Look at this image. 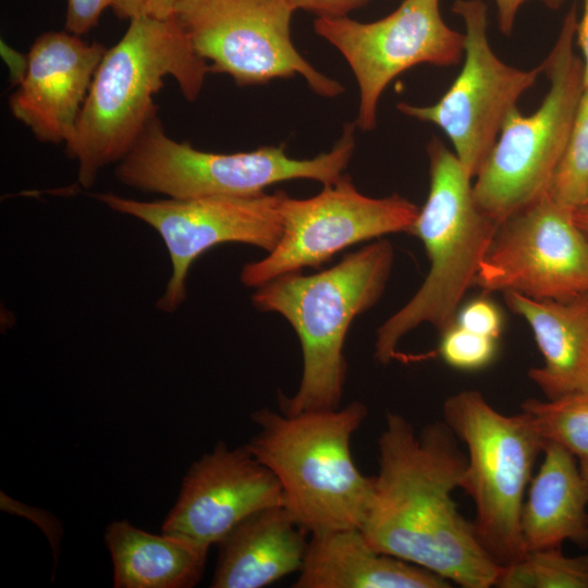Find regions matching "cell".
<instances>
[{
    "mask_svg": "<svg viewBox=\"0 0 588 588\" xmlns=\"http://www.w3.org/2000/svg\"><path fill=\"white\" fill-rule=\"evenodd\" d=\"M377 446L378 473L359 527L368 542L451 584L494 587L502 565L453 498L467 455L452 429L442 420L417 432L407 418L388 412Z\"/></svg>",
    "mask_w": 588,
    "mask_h": 588,
    "instance_id": "cell-1",
    "label": "cell"
},
{
    "mask_svg": "<svg viewBox=\"0 0 588 588\" xmlns=\"http://www.w3.org/2000/svg\"><path fill=\"white\" fill-rule=\"evenodd\" d=\"M107 49L95 73L75 131L65 144L78 164V183L89 188L99 172L119 163L157 117L154 96L172 77L187 101L198 98L209 65L174 17H136Z\"/></svg>",
    "mask_w": 588,
    "mask_h": 588,
    "instance_id": "cell-2",
    "label": "cell"
},
{
    "mask_svg": "<svg viewBox=\"0 0 588 588\" xmlns=\"http://www.w3.org/2000/svg\"><path fill=\"white\" fill-rule=\"evenodd\" d=\"M394 262L392 244L377 238L315 274L289 273L257 287L253 305L277 313L296 332L303 355L299 385L280 394V411L297 414L340 407L347 375L344 344L353 320L384 293Z\"/></svg>",
    "mask_w": 588,
    "mask_h": 588,
    "instance_id": "cell-3",
    "label": "cell"
},
{
    "mask_svg": "<svg viewBox=\"0 0 588 588\" xmlns=\"http://www.w3.org/2000/svg\"><path fill=\"white\" fill-rule=\"evenodd\" d=\"M368 414L359 401L297 414L261 408L252 415L258 432L246 444L278 479L284 506L309 534L360 527L372 477L357 467L354 433Z\"/></svg>",
    "mask_w": 588,
    "mask_h": 588,
    "instance_id": "cell-4",
    "label": "cell"
},
{
    "mask_svg": "<svg viewBox=\"0 0 588 588\" xmlns=\"http://www.w3.org/2000/svg\"><path fill=\"white\" fill-rule=\"evenodd\" d=\"M426 150L429 193L409 234L421 241L429 271L413 297L378 328L373 356L382 365L397 357L400 341L420 324L441 333L454 322L500 225L477 206L471 179L455 154L438 137Z\"/></svg>",
    "mask_w": 588,
    "mask_h": 588,
    "instance_id": "cell-5",
    "label": "cell"
},
{
    "mask_svg": "<svg viewBox=\"0 0 588 588\" xmlns=\"http://www.w3.org/2000/svg\"><path fill=\"white\" fill-rule=\"evenodd\" d=\"M356 127L346 123L330 151L295 159L287 156L284 145L235 154L203 151L171 138L157 115L117 163L115 176L133 189L170 199L253 196L269 185L299 179L327 185L343 175L350 163Z\"/></svg>",
    "mask_w": 588,
    "mask_h": 588,
    "instance_id": "cell-6",
    "label": "cell"
},
{
    "mask_svg": "<svg viewBox=\"0 0 588 588\" xmlns=\"http://www.w3.org/2000/svg\"><path fill=\"white\" fill-rule=\"evenodd\" d=\"M577 22L574 3L541 63L550 82L541 105L529 115L517 107L509 112L476 175L475 201L500 223L548 194L565 151L585 89L583 61L574 51Z\"/></svg>",
    "mask_w": 588,
    "mask_h": 588,
    "instance_id": "cell-7",
    "label": "cell"
},
{
    "mask_svg": "<svg viewBox=\"0 0 588 588\" xmlns=\"http://www.w3.org/2000/svg\"><path fill=\"white\" fill-rule=\"evenodd\" d=\"M443 421L466 449L462 489L475 506L476 535L500 565L525 553L520 514L544 440L523 411L505 415L477 390L449 396Z\"/></svg>",
    "mask_w": 588,
    "mask_h": 588,
    "instance_id": "cell-8",
    "label": "cell"
},
{
    "mask_svg": "<svg viewBox=\"0 0 588 588\" xmlns=\"http://www.w3.org/2000/svg\"><path fill=\"white\" fill-rule=\"evenodd\" d=\"M295 10L286 0H179L173 17L210 73L226 74L238 86L303 76L319 96L344 87L317 71L291 38Z\"/></svg>",
    "mask_w": 588,
    "mask_h": 588,
    "instance_id": "cell-9",
    "label": "cell"
},
{
    "mask_svg": "<svg viewBox=\"0 0 588 588\" xmlns=\"http://www.w3.org/2000/svg\"><path fill=\"white\" fill-rule=\"evenodd\" d=\"M419 209L399 194L366 196L345 174L309 198H292L282 192V236L265 258L243 266L240 280L257 289L278 277L321 267L355 244L392 233L409 234Z\"/></svg>",
    "mask_w": 588,
    "mask_h": 588,
    "instance_id": "cell-10",
    "label": "cell"
},
{
    "mask_svg": "<svg viewBox=\"0 0 588 588\" xmlns=\"http://www.w3.org/2000/svg\"><path fill=\"white\" fill-rule=\"evenodd\" d=\"M452 11L465 24V53L460 74L436 103L401 102L397 109L441 128L465 173L473 179L494 146L506 115L542 74V66L522 70L499 59L488 39L483 0H456Z\"/></svg>",
    "mask_w": 588,
    "mask_h": 588,
    "instance_id": "cell-11",
    "label": "cell"
},
{
    "mask_svg": "<svg viewBox=\"0 0 588 588\" xmlns=\"http://www.w3.org/2000/svg\"><path fill=\"white\" fill-rule=\"evenodd\" d=\"M281 193L253 196H206L144 201L113 193L95 197L110 209L139 219L162 238L172 272L157 307L175 311L186 298L193 262L210 248L242 243L270 253L283 233Z\"/></svg>",
    "mask_w": 588,
    "mask_h": 588,
    "instance_id": "cell-12",
    "label": "cell"
},
{
    "mask_svg": "<svg viewBox=\"0 0 588 588\" xmlns=\"http://www.w3.org/2000/svg\"><path fill=\"white\" fill-rule=\"evenodd\" d=\"M440 0H404L389 15L364 23L343 17H317V35L335 47L359 87L356 126L371 131L387 86L406 70L427 63L452 66L465 53V34L442 19Z\"/></svg>",
    "mask_w": 588,
    "mask_h": 588,
    "instance_id": "cell-13",
    "label": "cell"
},
{
    "mask_svg": "<svg viewBox=\"0 0 588 588\" xmlns=\"http://www.w3.org/2000/svg\"><path fill=\"white\" fill-rule=\"evenodd\" d=\"M474 286L486 294L567 299L588 293V240L574 209L548 194L503 220L481 260Z\"/></svg>",
    "mask_w": 588,
    "mask_h": 588,
    "instance_id": "cell-14",
    "label": "cell"
},
{
    "mask_svg": "<svg viewBox=\"0 0 588 588\" xmlns=\"http://www.w3.org/2000/svg\"><path fill=\"white\" fill-rule=\"evenodd\" d=\"M284 506L275 476L246 444L218 443L196 461L183 479L162 532L210 548L248 516Z\"/></svg>",
    "mask_w": 588,
    "mask_h": 588,
    "instance_id": "cell-15",
    "label": "cell"
},
{
    "mask_svg": "<svg viewBox=\"0 0 588 588\" xmlns=\"http://www.w3.org/2000/svg\"><path fill=\"white\" fill-rule=\"evenodd\" d=\"M107 48L66 30L46 32L32 45L27 71L9 98L12 115L42 143L64 145Z\"/></svg>",
    "mask_w": 588,
    "mask_h": 588,
    "instance_id": "cell-16",
    "label": "cell"
},
{
    "mask_svg": "<svg viewBox=\"0 0 588 588\" xmlns=\"http://www.w3.org/2000/svg\"><path fill=\"white\" fill-rule=\"evenodd\" d=\"M294 588H450L439 575L375 549L358 527L309 535Z\"/></svg>",
    "mask_w": 588,
    "mask_h": 588,
    "instance_id": "cell-17",
    "label": "cell"
},
{
    "mask_svg": "<svg viewBox=\"0 0 588 588\" xmlns=\"http://www.w3.org/2000/svg\"><path fill=\"white\" fill-rule=\"evenodd\" d=\"M308 535L285 506L248 516L217 543L219 554L210 586L262 588L298 573Z\"/></svg>",
    "mask_w": 588,
    "mask_h": 588,
    "instance_id": "cell-18",
    "label": "cell"
},
{
    "mask_svg": "<svg viewBox=\"0 0 588 588\" xmlns=\"http://www.w3.org/2000/svg\"><path fill=\"white\" fill-rule=\"evenodd\" d=\"M505 304L529 326L543 364L528 370L546 399L588 393V293L532 299L504 293Z\"/></svg>",
    "mask_w": 588,
    "mask_h": 588,
    "instance_id": "cell-19",
    "label": "cell"
},
{
    "mask_svg": "<svg viewBox=\"0 0 588 588\" xmlns=\"http://www.w3.org/2000/svg\"><path fill=\"white\" fill-rule=\"evenodd\" d=\"M542 455L520 514L525 552L566 541L588 547V480L579 461L553 443L544 444Z\"/></svg>",
    "mask_w": 588,
    "mask_h": 588,
    "instance_id": "cell-20",
    "label": "cell"
},
{
    "mask_svg": "<svg viewBox=\"0 0 588 588\" xmlns=\"http://www.w3.org/2000/svg\"><path fill=\"white\" fill-rule=\"evenodd\" d=\"M105 540L115 588H189L203 576L209 548L183 538L154 535L127 520L111 523Z\"/></svg>",
    "mask_w": 588,
    "mask_h": 588,
    "instance_id": "cell-21",
    "label": "cell"
},
{
    "mask_svg": "<svg viewBox=\"0 0 588 588\" xmlns=\"http://www.w3.org/2000/svg\"><path fill=\"white\" fill-rule=\"evenodd\" d=\"M494 587L588 588V554L569 556L561 547L528 550L502 566Z\"/></svg>",
    "mask_w": 588,
    "mask_h": 588,
    "instance_id": "cell-22",
    "label": "cell"
},
{
    "mask_svg": "<svg viewBox=\"0 0 588 588\" xmlns=\"http://www.w3.org/2000/svg\"><path fill=\"white\" fill-rule=\"evenodd\" d=\"M546 443L562 446L578 461H588V393L522 403Z\"/></svg>",
    "mask_w": 588,
    "mask_h": 588,
    "instance_id": "cell-23",
    "label": "cell"
},
{
    "mask_svg": "<svg viewBox=\"0 0 588 588\" xmlns=\"http://www.w3.org/2000/svg\"><path fill=\"white\" fill-rule=\"evenodd\" d=\"M548 195L571 209L588 205V87L581 94L568 142Z\"/></svg>",
    "mask_w": 588,
    "mask_h": 588,
    "instance_id": "cell-24",
    "label": "cell"
},
{
    "mask_svg": "<svg viewBox=\"0 0 588 588\" xmlns=\"http://www.w3.org/2000/svg\"><path fill=\"white\" fill-rule=\"evenodd\" d=\"M438 352L449 366L476 371L491 365L498 353V340L452 323L440 333Z\"/></svg>",
    "mask_w": 588,
    "mask_h": 588,
    "instance_id": "cell-25",
    "label": "cell"
},
{
    "mask_svg": "<svg viewBox=\"0 0 588 588\" xmlns=\"http://www.w3.org/2000/svg\"><path fill=\"white\" fill-rule=\"evenodd\" d=\"M454 323L478 334L499 340L504 326L501 307L482 295L460 306Z\"/></svg>",
    "mask_w": 588,
    "mask_h": 588,
    "instance_id": "cell-26",
    "label": "cell"
},
{
    "mask_svg": "<svg viewBox=\"0 0 588 588\" xmlns=\"http://www.w3.org/2000/svg\"><path fill=\"white\" fill-rule=\"evenodd\" d=\"M114 0H68L65 30L82 36L99 22L103 11L113 5Z\"/></svg>",
    "mask_w": 588,
    "mask_h": 588,
    "instance_id": "cell-27",
    "label": "cell"
},
{
    "mask_svg": "<svg viewBox=\"0 0 588 588\" xmlns=\"http://www.w3.org/2000/svg\"><path fill=\"white\" fill-rule=\"evenodd\" d=\"M179 0H114L112 10L121 20L136 17L170 19Z\"/></svg>",
    "mask_w": 588,
    "mask_h": 588,
    "instance_id": "cell-28",
    "label": "cell"
},
{
    "mask_svg": "<svg viewBox=\"0 0 588 588\" xmlns=\"http://www.w3.org/2000/svg\"><path fill=\"white\" fill-rule=\"evenodd\" d=\"M296 10H304L317 17H343L370 0H286Z\"/></svg>",
    "mask_w": 588,
    "mask_h": 588,
    "instance_id": "cell-29",
    "label": "cell"
},
{
    "mask_svg": "<svg viewBox=\"0 0 588 588\" xmlns=\"http://www.w3.org/2000/svg\"><path fill=\"white\" fill-rule=\"evenodd\" d=\"M525 1L527 0H494L498 10L499 27L502 34H512L517 11ZM541 1L551 9H559L564 2V0Z\"/></svg>",
    "mask_w": 588,
    "mask_h": 588,
    "instance_id": "cell-30",
    "label": "cell"
},
{
    "mask_svg": "<svg viewBox=\"0 0 588 588\" xmlns=\"http://www.w3.org/2000/svg\"><path fill=\"white\" fill-rule=\"evenodd\" d=\"M1 56L9 66L11 84L16 87L26 74L27 54H21L1 40Z\"/></svg>",
    "mask_w": 588,
    "mask_h": 588,
    "instance_id": "cell-31",
    "label": "cell"
},
{
    "mask_svg": "<svg viewBox=\"0 0 588 588\" xmlns=\"http://www.w3.org/2000/svg\"><path fill=\"white\" fill-rule=\"evenodd\" d=\"M576 39L583 54L584 83L585 87H588V0H584L583 15L577 22Z\"/></svg>",
    "mask_w": 588,
    "mask_h": 588,
    "instance_id": "cell-32",
    "label": "cell"
},
{
    "mask_svg": "<svg viewBox=\"0 0 588 588\" xmlns=\"http://www.w3.org/2000/svg\"><path fill=\"white\" fill-rule=\"evenodd\" d=\"M574 220L588 240V205L574 209Z\"/></svg>",
    "mask_w": 588,
    "mask_h": 588,
    "instance_id": "cell-33",
    "label": "cell"
},
{
    "mask_svg": "<svg viewBox=\"0 0 588 588\" xmlns=\"http://www.w3.org/2000/svg\"><path fill=\"white\" fill-rule=\"evenodd\" d=\"M581 470L588 480V461H579Z\"/></svg>",
    "mask_w": 588,
    "mask_h": 588,
    "instance_id": "cell-34",
    "label": "cell"
}]
</instances>
